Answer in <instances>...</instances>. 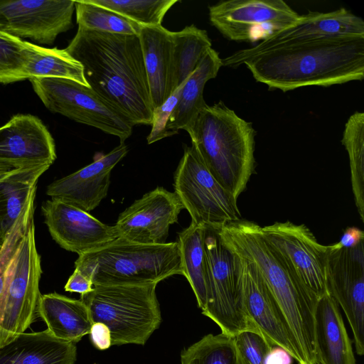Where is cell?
I'll return each instance as SVG.
<instances>
[{
  "instance_id": "6da1fadb",
  "label": "cell",
  "mask_w": 364,
  "mask_h": 364,
  "mask_svg": "<svg viewBox=\"0 0 364 364\" xmlns=\"http://www.w3.org/2000/svg\"><path fill=\"white\" fill-rule=\"evenodd\" d=\"M65 50L82 66L90 86L134 126L151 124L153 107L137 35L78 27Z\"/></svg>"
},
{
  "instance_id": "7a4b0ae2",
  "label": "cell",
  "mask_w": 364,
  "mask_h": 364,
  "mask_svg": "<svg viewBox=\"0 0 364 364\" xmlns=\"http://www.w3.org/2000/svg\"><path fill=\"white\" fill-rule=\"evenodd\" d=\"M255 80L287 92L329 87L364 77V36L323 38L279 47L243 63Z\"/></svg>"
},
{
  "instance_id": "3957f363",
  "label": "cell",
  "mask_w": 364,
  "mask_h": 364,
  "mask_svg": "<svg viewBox=\"0 0 364 364\" xmlns=\"http://www.w3.org/2000/svg\"><path fill=\"white\" fill-rule=\"evenodd\" d=\"M261 228L241 219L220 228L219 234L228 249L252 262L260 273L288 324L297 363L316 364L314 314L318 299L265 240Z\"/></svg>"
},
{
  "instance_id": "277c9868",
  "label": "cell",
  "mask_w": 364,
  "mask_h": 364,
  "mask_svg": "<svg viewBox=\"0 0 364 364\" xmlns=\"http://www.w3.org/2000/svg\"><path fill=\"white\" fill-rule=\"evenodd\" d=\"M186 132L209 172L237 200L255 169L252 124L220 101L206 105Z\"/></svg>"
},
{
  "instance_id": "5b68a950",
  "label": "cell",
  "mask_w": 364,
  "mask_h": 364,
  "mask_svg": "<svg viewBox=\"0 0 364 364\" xmlns=\"http://www.w3.org/2000/svg\"><path fill=\"white\" fill-rule=\"evenodd\" d=\"M75 269L95 285H144L183 275L178 242L146 245L117 237L78 255Z\"/></svg>"
},
{
  "instance_id": "8992f818",
  "label": "cell",
  "mask_w": 364,
  "mask_h": 364,
  "mask_svg": "<svg viewBox=\"0 0 364 364\" xmlns=\"http://www.w3.org/2000/svg\"><path fill=\"white\" fill-rule=\"evenodd\" d=\"M157 283L144 285H95L80 295L93 323L109 329L112 346L144 345L162 318Z\"/></svg>"
},
{
  "instance_id": "52a82bcc",
  "label": "cell",
  "mask_w": 364,
  "mask_h": 364,
  "mask_svg": "<svg viewBox=\"0 0 364 364\" xmlns=\"http://www.w3.org/2000/svg\"><path fill=\"white\" fill-rule=\"evenodd\" d=\"M206 258V304L202 314L221 333L235 337L258 328L248 316L242 296L240 257L223 243L219 229L204 225Z\"/></svg>"
},
{
  "instance_id": "ba28073f",
  "label": "cell",
  "mask_w": 364,
  "mask_h": 364,
  "mask_svg": "<svg viewBox=\"0 0 364 364\" xmlns=\"http://www.w3.org/2000/svg\"><path fill=\"white\" fill-rule=\"evenodd\" d=\"M41 274V257L36 245L33 220L11 264L5 293L0 303V348L24 333L38 317Z\"/></svg>"
},
{
  "instance_id": "9c48e42d",
  "label": "cell",
  "mask_w": 364,
  "mask_h": 364,
  "mask_svg": "<svg viewBox=\"0 0 364 364\" xmlns=\"http://www.w3.org/2000/svg\"><path fill=\"white\" fill-rule=\"evenodd\" d=\"M173 186L195 224L221 228L242 219L237 200L212 176L193 145L184 146Z\"/></svg>"
},
{
  "instance_id": "30bf717a",
  "label": "cell",
  "mask_w": 364,
  "mask_h": 364,
  "mask_svg": "<svg viewBox=\"0 0 364 364\" xmlns=\"http://www.w3.org/2000/svg\"><path fill=\"white\" fill-rule=\"evenodd\" d=\"M46 107L79 123L119 137L124 143L134 125L90 87L73 80L40 77L29 80Z\"/></svg>"
},
{
  "instance_id": "8fae6325",
  "label": "cell",
  "mask_w": 364,
  "mask_h": 364,
  "mask_svg": "<svg viewBox=\"0 0 364 364\" xmlns=\"http://www.w3.org/2000/svg\"><path fill=\"white\" fill-rule=\"evenodd\" d=\"M364 36V21L340 8L329 12L309 11L291 25L271 33L251 48L222 59L223 66L236 68L247 59L273 48L323 38Z\"/></svg>"
},
{
  "instance_id": "7c38bea8",
  "label": "cell",
  "mask_w": 364,
  "mask_h": 364,
  "mask_svg": "<svg viewBox=\"0 0 364 364\" xmlns=\"http://www.w3.org/2000/svg\"><path fill=\"white\" fill-rule=\"evenodd\" d=\"M261 229L265 240L318 299L328 293L327 246L321 245L304 224L276 222Z\"/></svg>"
},
{
  "instance_id": "4fadbf2b",
  "label": "cell",
  "mask_w": 364,
  "mask_h": 364,
  "mask_svg": "<svg viewBox=\"0 0 364 364\" xmlns=\"http://www.w3.org/2000/svg\"><path fill=\"white\" fill-rule=\"evenodd\" d=\"M328 293L343 311L353 332L356 352L364 353L363 241L352 248L327 246Z\"/></svg>"
},
{
  "instance_id": "5bb4252c",
  "label": "cell",
  "mask_w": 364,
  "mask_h": 364,
  "mask_svg": "<svg viewBox=\"0 0 364 364\" xmlns=\"http://www.w3.org/2000/svg\"><path fill=\"white\" fill-rule=\"evenodd\" d=\"M299 16L282 0H228L209 6L210 23L226 38L254 41L256 29L269 34L284 28Z\"/></svg>"
},
{
  "instance_id": "9a60e30c",
  "label": "cell",
  "mask_w": 364,
  "mask_h": 364,
  "mask_svg": "<svg viewBox=\"0 0 364 364\" xmlns=\"http://www.w3.org/2000/svg\"><path fill=\"white\" fill-rule=\"evenodd\" d=\"M73 0L0 1V31L51 45L73 26Z\"/></svg>"
},
{
  "instance_id": "2e32d148",
  "label": "cell",
  "mask_w": 364,
  "mask_h": 364,
  "mask_svg": "<svg viewBox=\"0 0 364 364\" xmlns=\"http://www.w3.org/2000/svg\"><path fill=\"white\" fill-rule=\"evenodd\" d=\"M184 209L175 192L163 187L144 194L121 213L114 225L119 237L146 245L166 243L169 228Z\"/></svg>"
},
{
  "instance_id": "e0dca14e",
  "label": "cell",
  "mask_w": 364,
  "mask_h": 364,
  "mask_svg": "<svg viewBox=\"0 0 364 364\" xmlns=\"http://www.w3.org/2000/svg\"><path fill=\"white\" fill-rule=\"evenodd\" d=\"M41 210L52 238L62 248L78 255L119 237L114 225L105 224L89 212L60 200H47Z\"/></svg>"
},
{
  "instance_id": "ac0fdd59",
  "label": "cell",
  "mask_w": 364,
  "mask_h": 364,
  "mask_svg": "<svg viewBox=\"0 0 364 364\" xmlns=\"http://www.w3.org/2000/svg\"><path fill=\"white\" fill-rule=\"evenodd\" d=\"M55 159L54 139L37 117L16 114L0 127V165L15 169L51 165Z\"/></svg>"
},
{
  "instance_id": "d6986e66",
  "label": "cell",
  "mask_w": 364,
  "mask_h": 364,
  "mask_svg": "<svg viewBox=\"0 0 364 364\" xmlns=\"http://www.w3.org/2000/svg\"><path fill=\"white\" fill-rule=\"evenodd\" d=\"M127 152L120 143L106 154L97 153L91 164L50 183L46 194L86 212L94 210L107 195L112 170Z\"/></svg>"
},
{
  "instance_id": "ffe728a7",
  "label": "cell",
  "mask_w": 364,
  "mask_h": 364,
  "mask_svg": "<svg viewBox=\"0 0 364 364\" xmlns=\"http://www.w3.org/2000/svg\"><path fill=\"white\" fill-rule=\"evenodd\" d=\"M239 257L242 296L248 316L274 346L284 349L297 362L296 346L277 302L255 264Z\"/></svg>"
},
{
  "instance_id": "44dd1931",
  "label": "cell",
  "mask_w": 364,
  "mask_h": 364,
  "mask_svg": "<svg viewBox=\"0 0 364 364\" xmlns=\"http://www.w3.org/2000/svg\"><path fill=\"white\" fill-rule=\"evenodd\" d=\"M153 109L162 105L173 87L172 32L161 26H142L139 33Z\"/></svg>"
},
{
  "instance_id": "7402d4cb",
  "label": "cell",
  "mask_w": 364,
  "mask_h": 364,
  "mask_svg": "<svg viewBox=\"0 0 364 364\" xmlns=\"http://www.w3.org/2000/svg\"><path fill=\"white\" fill-rule=\"evenodd\" d=\"M338 306L328 293L318 299L314 314L316 364H356Z\"/></svg>"
},
{
  "instance_id": "603a6c76",
  "label": "cell",
  "mask_w": 364,
  "mask_h": 364,
  "mask_svg": "<svg viewBox=\"0 0 364 364\" xmlns=\"http://www.w3.org/2000/svg\"><path fill=\"white\" fill-rule=\"evenodd\" d=\"M75 343L55 338L46 329L23 333L0 348V364H75Z\"/></svg>"
},
{
  "instance_id": "cb8c5ba5",
  "label": "cell",
  "mask_w": 364,
  "mask_h": 364,
  "mask_svg": "<svg viewBox=\"0 0 364 364\" xmlns=\"http://www.w3.org/2000/svg\"><path fill=\"white\" fill-rule=\"evenodd\" d=\"M38 316L55 338L65 342H79L90 333L92 325L83 301L55 292L41 294Z\"/></svg>"
},
{
  "instance_id": "d4e9b609",
  "label": "cell",
  "mask_w": 364,
  "mask_h": 364,
  "mask_svg": "<svg viewBox=\"0 0 364 364\" xmlns=\"http://www.w3.org/2000/svg\"><path fill=\"white\" fill-rule=\"evenodd\" d=\"M223 66L219 53L210 48L184 82L178 101L166 124L170 136L188 129L207 105L203 99L206 82L215 78Z\"/></svg>"
},
{
  "instance_id": "484cf974",
  "label": "cell",
  "mask_w": 364,
  "mask_h": 364,
  "mask_svg": "<svg viewBox=\"0 0 364 364\" xmlns=\"http://www.w3.org/2000/svg\"><path fill=\"white\" fill-rule=\"evenodd\" d=\"M50 166L41 164L12 169L0 179V238L3 241L23 210L38 179Z\"/></svg>"
},
{
  "instance_id": "4316f807",
  "label": "cell",
  "mask_w": 364,
  "mask_h": 364,
  "mask_svg": "<svg viewBox=\"0 0 364 364\" xmlns=\"http://www.w3.org/2000/svg\"><path fill=\"white\" fill-rule=\"evenodd\" d=\"M28 58L24 70L26 80L63 78L90 87L82 65L65 49L44 48L28 42Z\"/></svg>"
},
{
  "instance_id": "83f0119b",
  "label": "cell",
  "mask_w": 364,
  "mask_h": 364,
  "mask_svg": "<svg viewBox=\"0 0 364 364\" xmlns=\"http://www.w3.org/2000/svg\"><path fill=\"white\" fill-rule=\"evenodd\" d=\"M204 225L191 223L178 233L183 275L188 279L199 308L206 304V258L204 247Z\"/></svg>"
},
{
  "instance_id": "f1b7e54d",
  "label": "cell",
  "mask_w": 364,
  "mask_h": 364,
  "mask_svg": "<svg viewBox=\"0 0 364 364\" xmlns=\"http://www.w3.org/2000/svg\"><path fill=\"white\" fill-rule=\"evenodd\" d=\"M174 90L183 84L199 65L212 43L206 31L194 25L172 32Z\"/></svg>"
},
{
  "instance_id": "f546056e",
  "label": "cell",
  "mask_w": 364,
  "mask_h": 364,
  "mask_svg": "<svg viewBox=\"0 0 364 364\" xmlns=\"http://www.w3.org/2000/svg\"><path fill=\"white\" fill-rule=\"evenodd\" d=\"M349 158L355 204L364 221V113L355 112L345 124L341 139Z\"/></svg>"
},
{
  "instance_id": "4dcf8cb0",
  "label": "cell",
  "mask_w": 364,
  "mask_h": 364,
  "mask_svg": "<svg viewBox=\"0 0 364 364\" xmlns=\"http://www.w3.org/2000/svg\"><path fill=\"white\" fill-rule=\"evenodd\" d=\"M181 364H246L234 337L223 333L208 334L184 348Z\"/></svg>"
},
{
  "instance_id": "1f68e13d",
  "label": "cell",
  "mask_w": 364,
  "mask_h": 364,
  "mask_svg": "<svg viewBox=\"0 0 364 364\" xmlns=\"http://www.w3.org/2000/svg\"><path fill=\"white\" fill-rule=\"evenodd\" d=\"M78 27L109 33L137 35L142 26L108 9L90 3L75 1Z\"/></svg>"
},
{
  "instance_id": "d6a6232c",
  "label": "cell",
  "mask_w": 364,
  "mask_h": 364,
  "mask_svg": "<svg viewBox=\"0 0 364 364\" xmlns=\"http://www.w3.org/2000/svg\"><path fill=\"white\" fill-rule=\"evenodd\" d=\"M144 26H161L164 17L178 0H87Z\"/></svg>"
},
{
  "instance_id": "836d02e7",
  "label": "cell",
  "mask_w": 364,
  "mask_h": 364,
  "mask_svg": "<svg viewBox=\"0 0 364 364\" xmlns=\"http://www.w3.org/2000/svg\"><path fill=\"white\" fill-rule=\"evenodd\" d=\"M35 196L36 191L31 195L26 207L3 240L0 247V303L5 293L11 264L30 223L34 220Z\"/></svg>"
},
{
  "instance_id": "e575fe53",
  "label": "cell",
  "mask_w": 364,
  "mask_h": 364,
  "mask_svg": "<svg viewBox=\"0 0 364 364\" xmlns=\"http://www.w3.org/2000/svg\"><path fill=\"white\" fill-rule=\"evenodd\" d=\"M28 41L0 31V83L25 80Z\"/></svg>"
},
{
  "instance_id": "d590c367",
  "label": "cell",
  "mask_w": 364,
  "mask_h": 364,
  "mask_svg": "<svg viewBox=\"0 0 364 364\" xmlns=\"http://www.w3.org/2000/svg\"><path fill=\"white\" fill-rule=\"evenodd\" d=\"M246 364H266L274 346L259 328L246 330L234 337Z\"/></svg>"
},
{
  "instance_id": "8d00e7d4",
  "label": "cell",
  "mask_w": 364,
  "mask_h": 364,
  "mask_svg": "<svg viewBox=\"0 0 364 364\" xmlns=\"http://www.w3.org/2000/svg\"><path fill=\"white\" fill-rule=\"evenodd\" d=\"M183 84L176 89L162 105L154 109L151 124L152 127L146 138L149 144L170 136L166 124L178 101Z\"/></svg>"
},
{
  "instance_id": "74e56055",
  "label": "cell",
  "mask_w": 364,
  "mask_h": 364,
  "mask_svg": "<svg viewBox=\"0 0 364 364\" xmlns=\"http://www.w3.org/2000/svg\"><path fill=\"white\" fill-rule=\"evenodd\" d=\"M64 289L66 291L79 293L80 295H83L93 289V284L90 278L75 269Z\"/></svg>"
},
{
  "instance_id": "f35d334b",
  "label": "cell",
  "mask_w": 364,
  "mask_h": 364,
  "mask_svg": "<svg viewBox=\"0 0 364 364\" xmlns=\"http://www.w3.org/2000/svg\"><path fill=\"white\" fill-rule=\"evenodd\" d=\"M89 334L92 343L96 348L102 350L112 346L109 329L104 323H93Z\"/></svg>"
},
{
  "instance_id": "ab89813d",
  "label": "cell",
  "mask_w": 364,
  "mask_h": 364,
  "mask_svg": "<svg viewBox=\"0 0 364 364\" xmlns=\"http://www.w3.org/2000/svg\"><path fill=\"white\" fill-rule=\"evenodd\" d=\"M364 232L360 229L350 227L346 229L338 242L331 245L333 248H352L363 242Z\"/></svg>"
},
{
  "instance_id": "60d3db41",
  "label": "cell",
  "mask_w": 364,
  "mask_h": 364,
  "mask_svg": "<svg viewBox=\"0 0 364 364\" xmlns=\"http://www.w3.org/2000/svg\"><path fill=\"white\" fill-rule=\"evenodd\" d=\"M293 358L284 349L273 346L269 353L266 364H291Z\"/></svg>"
},
{
  "instance_id": "b9f144b4",
  "label": "cell",
  "mask_w": 364,
  "mask_h": 364,
  "mask_svg": "<svg viewBox=\"0 0 364 364\" xmlns=\"http://www.w3.org/2000/svg\"><path fill=\"white\" fill-rule=\"evenodd\" d=\"M11 170L12 168L9 167L0 165V179L7 175Z\"/></svg>"
},
{
  "instance_id": "7bdbcfd3",
  "label": "cell",
  "mask_w": 364,
  "mask_h": 364,
  "mask_svg": "<svg viewBox=\"0 0 364 364\" xmlns=\"http://www.w3.org/2000/svg\"><path fill=\"white\" fill-rule=\"evenodd\" d=\"M1 239H0V246H1Z\"/></svg>"
},
{
  "instance_id": "ee69618b",
  "label": "cell",
  "mask_w": 364,
  "mask_h": 364,
  "mask_svg": "<svg viewBox=\"0 0 364 364\" xmlns=\"http://www.w3.org/2000/svg\"><path fill=\"white\" fill-rule=\"evenodd\" d=\"M95 364H97V363H95Z\"/></svg>"
}]
</instances>
